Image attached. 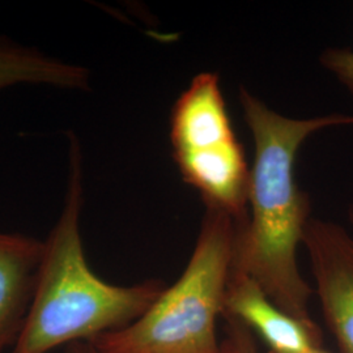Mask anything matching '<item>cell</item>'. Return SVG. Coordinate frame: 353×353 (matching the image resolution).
<instances>
[{
    "label": "cell",
    "mask_w": 353,
    "mask_h": 353,
    "mask_svg": "<svg viewBox=\"0 0 353 353\" xmlns=\"http://www.w3.org/2000/svg\"><path fill=\"white\" fill-rule=\"evenodd\" d=\"M239 99L255 153L248 196L250 214L241 227L233 270L252 278L285 313L313 322V290L297 262L312 204L296 181V160L309 137L328 127L353 126V115L290 118L243 85Z\"/></svg>",
    "instance_id": "cell-1"
},
{
    "label": "cell",
    "mask_w": 353,
    "mask_h": 353,
    "mask_svg": "<svg viewBox=\"0 0 353 353\" xmlns=\"http://www.w3.org/2000/svg\"><path fill=\"white\" fill-rule=\"evenodd\" d=\"M227 325V335L236 343L240 353H259L252 331L232 316H223Z\"/></svg>",
    "instance_id": "cell-10"
},
{
    "label": "cell",
    "mask_w": 353,
    "mask_h": 353,
    "mask_svg": "<svg viewBox=\"0 0 353 353\" xmlns=\"http://www.w3.org/2000/svg\"><path fill=\"white\" fill-rule=\"evenodd\" d=\"M223 316L237 319L259 336L268 353H305L323 347V334L316 322L290 316L272 303L248 275L233 270L228 284Z\"/></svg>",
    "instance_id": "cell-6"
},
{
    "label": "cell",
    "mask_w": 353,
    "mask_h": 353,
    "mask_svg": "<svg viewBox=\"0 0 353 353\" xmlns=\"http://www.w3.org/2000/svg\"><path fill=\"white\" fill-rule=\"evenodd\" d=\"M70 353H101L96 345L92 341H80V343H75L74 350H71Z\"/></svg>",
    "instance_id": "cell-11"
},
{
    "label": "cell",
    "mask_w": 353,
    "mask_h": 353,
    "mask_svg": "<svg viewBox=\"0 0 353 353\" xmlns=\"http://www.w3.org/2000/svg\"><path fill=\"white\" fill-rule=\"evenodd\" d=\"M268 353V352H267ZM305 353H330L328 351H326L323 347H318V348H313V350H310V351H307V352Z\"/></svg>",
    "instance_id": "cell-13"
},
{
    "label": "cell",
    "mask_w": 353,
    "mask_h": 353,
    "mask_svg": "<svg viewBox=\"0 0 353 353\" xmlns=\"http://www.w3.org/2000/svg\"><path fill=\"white\" fill-rule=\"evenodd\" d=\"M220 353H240V351L233 339L227 335L224 341H221V352Z\"/></svg>",
    "instance_id": "cell-12"
},
{
    "label": "cell",
    "mask_w": 353,
    "mask_h": 353,
    "mask_svg": "<svg viewBox=\"0 0 353 353\" xmlns=\"http://www.w3.org/2000/svg\"><path fill=\"white\" fill-rule=\"evenodd\" d=\"M43 242L0 233V352L19 334L37 283Z\"/></svg>",
    "instance_id": "cell-7"
},
{
    "label": "cell",
    "mask_w": 353,
    "mask_h": 353,
    "mask_svg": "<svg viewBox=\"0 0 353 353\" xmlns=\"http://www.w3.org/2000/svg\"><path fill=\"white\" fill-rule=\"evenodd\" d=\"M236 217L205 208L182 275L126 327L96 338L101 353H220L216 322L224 312L241 227Z\"/></svg>",
    "instance_id": "cell-3"
},
{
    "label": "cell",
    "mask_w": 353,
    "mask_h": 353,
    "mask_svg": "<svg viewBox=\"0 0 353 353\" xmlns=\"http://www.w3.org/2000/svg\"><path fill=\"white\" fill-rule=\"evenodd\" d=\"M17 84L84 90L89 88V72L83 65L67 63L0 37V89Z\"/></svg>",
    "instance_id": "cell-8"
},
{
    "label": "cell",
    "mask_w": 353,
    "mask_h": 353,
    "mask_svg": "<svg viewBox=\"0 0 353 353\" xmlns=\"http://www.w3.org/2000/svg\"><path fill=\"white\" fill-rule=\"evenodd\" d=\"M319 62L353 96V49L327 48L321 54Z\"/></svg>",
    "instance_id": "cell-9"
},
{
    "label": "cell",
    "mask_w": 353,
    "mask_h": 353,
    "mask_svg": "<svg viewBox=\"0 0 353 353\" xmlns=\"http://www.w3.org/2000/svg\"><path fill=\"white\" fill-rule=\"evenodd\" d=\"M170 143L181 176L205 208L248 216L250 168L217 74L195 76L181 93L170 114Z\"/></svg>",
    "instance_id": "cell-4"
},
{
    "label": "cell",
    "mask_w": 353,
    "mask_h": 353,
    "mask_svg": "<svg viewBox=\"0 0 353 353\" xmlns=\"http://www.w3.org/2000/svg\"><path fill=\"white\" fill-rule=\"evenodd\" d=\"M348 219H350L351 224H353V202L348 207Z\"/></svg>",
    "instance_id": "cell-14"
},
{
    "label": "cell",
    "mask_w": 353,
    "mask_h": 353,
    "mask_svg": "<svg viewBox=\"0 0 353 353\" xmlns=\"http://www.w3.org/2000/svg\"><path fill=\"white\" fill-rule=\"evenodd\" d=\"M303 243L325 322L341 353H353L352 236L336 223L312 217Z\"/></svg>",
    "instance_id": "cell-5"
},
{
    "label": "cell",
    "mask_w": 353,
    "mask_h": 353,
    "mask_svg": "<svg viewBox=\"0 0 353 353\" xmlns=\"http://www.w3.org/2000/svg\"><path fill=\"white\" fill-rule=\"evenodd\" d=\"M83 202L81 145L70 132L63 211L43 242L37 283L12 353H49L67 343L94 341L126 327L165 290L160 280L113 285L90 270L80 234Z\"/></svg>",
    "instance_id": "cell-2"
}]
</instances>
